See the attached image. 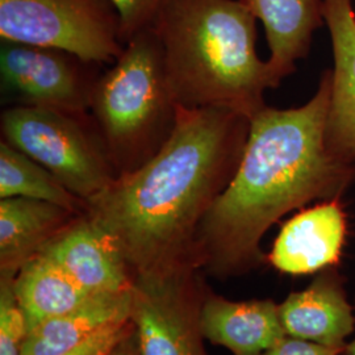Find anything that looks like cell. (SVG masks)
I'll return each mask as SVG.
<instances>
[{"instance_id":"cell-19","label":"cell","mask_w":355,"mask_h":355,"mask_svg":"<svg viewBox=\"0 0 355 355\" xmlns=\"http://www.w3.org/2000/svg\"><path fill=\"white\" fill-rule=\"evenodd\" d=\"M0 274V355H21L29 325L15 292L16 274Z\"/></svg>"},{"instance_id":"cell-10","label":"cell","mask_w":355,"mask_h":355,"mask_svg":"<svg viewBox=\"0 0 355 355\" xmlns=\"http://www.w3.org/2000/svg\"><path fill=\"white\" fill-rule=\"evenodd\" d=\"M279 316L287 336L346 349L355 330V305L340 266L320 271L306 288L291 292L279 304Z\"/></svg>"},{"instance_id":"cell-6","label":"cell","mask_w":355,"mask_h":355,"mask_svg":"<svg viewBox=\"0 0 355 355\" xmlns=\"http://www.w3.org/2000/svg\"><path fill=\"white\" fill-rule=\"evenodd\" d=\"M0 38L114 64L124 51L111 0H0Z\"/></svg>"},{"instance_id":"cell-9","label":"cell","mask_w":355,"mask_h":355,"mask_svg":"<svg viewBox=\"0 0 355 355\" xmlns=\"http://www.w3.org/2000/svg\"><path fill=\"white\" fill-rule=\"evenodd\" d=\"M347 236L343 199L311 204L282 225L267 262L283 274L315 275L341 265Z\"/></svg>"},{"instance_id":"cell-11","label":"cell","mask_w":355,"mask_h":355,"mask_svg":"<svg viewBox=\"0 0 355 355\" xmlns=\"http://www.w3.org/2000/svg\"><path fill=\"white\" fill-rule=\"evenodd\" d=\"M40 253L64 267L91 295L130 290V267L114 240L82 214ZM133 274V272H132Z\"/></svg>"},{"instance_id":"cell-8","label":"cell","mask_w":355,"mask_h":355,"mask_svg":"<svg viewBox=\"0 0 355 355\" xmlns=\"http://www.w3.org/2000/svg\"><path fill=\"white\" fill-rule=\"evenodd\" d=\"M67 51L12 41L0 46L3 89L15 95L19 105L89 114L96 76L91 66Z\"/></svg>"},{"instance_id":"cell-20","label":"cell","mask_w":355,"mask_h":355,"mask_svg":"<svg viewBox=\"0 0 355 355\" xmlns=\"http://www.w3.org/2000/svg\"><path fill=\"white\" fill-rule=\"evenodd\" d=\"M120 17V35L124 45L144 31L152 29L170 0H111Z\"/></svg>"},{"instance_id":"cell-12","label":"cell","mask_w":355,"mask_h":355,"mask_svg":"<svg viewBox=\"0 0 355 355\" xmlns=\"http://www.w3.org/2000/svg\"><path fill=\"white\" fill-rule=\"evenodd\" d=\"M333 66L327 145L337 159L355 165V11L353 0H324Z\"/></svg>"},{"instance_id":"cell-1","label":"cell","mask_w":355,"mask_h":355,"mask_svg":"<svg viewBox=\"0 0 355 355\" xmlns=\"http://www.w3.org/2000/svg\"><path fill=\"white\" fill-rule=\"evenodd\" d=\"M329 105L328 69L303 105H266L250 119L237 171L198 232V265L220 277L250 272L267 262L261 242L284 216L352 190L355 165L333 157L327 145Z\"/></svg>"},{"instance_id":"cell-5","label":"cell","mask_w":355,"mask_h":355,"mask_svg":"<svg viewBox=\"0 0 355 355\" xmlns=\"http://www.w3.org/2000/svg\"><path fill=\"white\" fill-rule=\"evenodd\" d=\"M0 130L1 141L44 166L85 202L117 178L89 114L17 104L1 112Z\"/></svg>"},{"instance_id":"cell-7","label":"cell","mask_w":355,"mask_h":355,"mask_svg":"<svg viewBox=\"0 0 355 355\" xmlns=\"http://www.w3.org/2000/svg\"><path fill=\"white\" fill-rule=\"evenodd\" d=\"M193 267L133 275L130 322L140 355H207L200 305L189 283Z\"/></svg>"},{"instance_id":"cell-13","label":"cell","mask_w":355,"mask_h":355,"mask_svg":"<svg viewBox=\"0 0 355 355\" xmlns=\"http://www.w3.org/2000/svg\"><path fill=\"white\" fill-rule=\"evenodd\" d=\"M199 324L204 340L234 355H259L287 336L279 304L271 299L233 302L209 296L200 305Z\"/></svg>"},{"instance_id":"cell-24","label":"cell","mask_w":355,"mask_h":355,"mask_svg":"<svg viewBox=\"0 0 355 355\" xmlns=\"http://www.w3.org/2000/svg\"><path fill=\"white\" fill-rule=\"evenodd\" d=\"M345 355H355V337L354 340H353L352 343H347V346H346V352H345Z\"/></svg>"},{"instance_id":"cell-3","label":"cell","mask_w":355,"mask_h":355,"mask_svg":"<svg viewBox=\"0 0 355 355\" xmlns=\"http://www.w3.org/2000/svg\"><path fill=\"white\" fill-rule=\"evenodd\" d=\"M257 17L243 0H170L152 29L180 108L223 107L252 119L277 89L257 53Z\"/></svg>"},{"instance_id":"cell-15","label":"cell","mask_w":355,"mask_h":355,"mask_svg":"<svg viewBox=\"0 0 355 355\" xmlns=\"http://www.w3.org/2000/svg\"><path fill=\"white\" fill-rule=\"evenodd\" d=\"M79 215L35 199H0V272L17 274Z\"/></svg>"},{"instance_id":"cell-18","label":"cell","mask_w":355,"mask_h":355,"mask_svg":"<svg viewBox=\"0 0 355 355\" xmlns=\"http://www.w3.org/2000/svg\"><path fill=\"white\" fill-rule=\"evenodd\" d=\"M28 198L57 204L76 214H83L86 202L78 198L24 153L1 141L0 144V199Z\"/></svg>"},{"instance_id":"cell-4","label":"cell","mask_w":355,"mask_h":355,"mask_svg":"<svg viewBox=\"0 0 355 355\" xmlns=\"http://www.w3.org/2000/svg\"><path fill=\"white\" fill-rule=\"evenodd\" d=\"M89 114L117 177L136 171L164 149L177 128L179 105L153 29L129 40L99 76Z\"/></svg>"},{"instance_id":"cell-23","label":"cell","mask_w":355,"mask_h":355,"mask_svg":"<svg viewBox=\"0 0 355 355\" xmlns=\"http://www.w3.org/2000/svg\"><path fill=\"white\" fill-rule=\"evenodd\" d=\"M107 355H140L135 327L128 333L125 338L120 341L114 350H111Z\"/></svg>"},{"instance_id":"cell-14","label":"cell","mask_w":355,"mask_h":355,"mask_svg":"<svg viewBox=\"0 0 355 355\" xmlns=\"http://www.w3.org/2000/svg\"><path fill=\"white\" fill-rule=\"evenodd\" d=\"M266 33L270 64L275 79L296 71L308 57L315 33L322 26L324 0H243Z\"/></svg>"},{"instance_id":"cell-21","label":"cell","mask_w":355,"mask_h":355,"mask_svg":"<svg viewBox=\"0 0 355 355\" xmlns=\"http://www.w3.org/2000/svg\"><path fill=\"white\" fill-rule=\"evenodd\" d=\"M132 328L133 324L130 321L114 324L64 355H107L125 338Z\"/></svg>"},{"instance_id":"cell-16","label":"cell","mask_w":355,"mask_h":355,"mask_svg":"<svg viewBox=\"0 0 355 355\" xmlns=\"http://www.w3.org/2000/svg\"><path fill=\"white\" fill-rule=\"evenodd\" d=\"M130 290L94 295L74 309L31 330L21 355L66 354L105 328L130 321Z\"/></svg>"},{"instance_id":"cell-22","label":"cell","mask_w":355,"mask_h":355,"mask_svg":"<svg viewBox=\"0 0 355 355\" xmlns=\"http://www.w3.org/2000/svg\"><path fill=\"white\" fill-rule=\"evenodd\" d=\"M346 349L329 347L286 336L279 343L259 355H345Z\"/></svg>"},{"instance_id":"cell-17","label":"cell","mask_w":355,"mask_h":355,"mask_svg":"<svg viewBox=\"0 0 355 355\" xmlns=\"http://www.w3.org/2000/svg\"><path fill=\"white\" fill-rule=\"evenodd\" d=\"M13 286L26 313L29 331L94 296L64 271V267L44 253L36 254L23 265L15 277Z\"/></svg>"},{"instance_id":"cell-2","label":"cell","mask_w":355,"mask_h":355,"mask_svg":"<svg viewBox=\"0 0 355 355\" xmlns=\"http://www.w3.org/2000/svg\"><path fill=\"white\" fill-rule=\"evenodd\" d=\"M250 119L223 107H179L177 128L150 162L86 202L133 275L196 266L204 216L237 171Z\"/></svg>"}]
</instances>
